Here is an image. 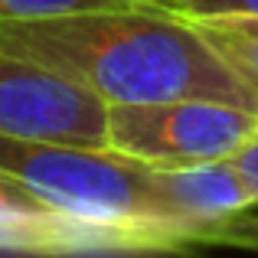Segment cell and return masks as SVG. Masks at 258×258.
<instances>
[{
    "label": "cell",
    "mask_w": 258,
    "mask_h": 258,
    "mask_svg": "<svg viewBox=\"0 0 258 258\" xmlns=\"http://www.w3.org/2000/svg\"><path fill=\"white\" fill-rule=\"evenodd\" d=\"M0 173L72 216L144 229L170 252L193 248L189 235L164 219L151 189V170L108 147L0 134Z\"/></svg>",
    "instance_id": "2"
},
{
    "label": "cell",
    "mask_w": 258,
    "mask_h": 258,
    "mask_svg": "<svg viewBox=\"0 0 258 258\" xmlns=\"http://www.w3.org/2000/svg\"><path fill=\"white\" fill-rule=\"evenodd\" d=\"M183 20L203 17H258V0H151Z\"/></svg>",
    "instance_id": "9"
},
{
    "label": "cell",
    "mask_w": 258,
    "mask_h": 258,
    "mask_svg": "<svg viewBox=\"0 0 258 258\" xmlns=\"http://www.w3.org/2000/svg\"><path fill=\"white\" fill-rule=\"evenodd\" d=\"M108 105L76 79L0 49V134L105 147Z\"/></svg>",
    "instance_id": "4"
},
{
    "label": "cell",
    "mask_w": 258,
    "mask_h": 258,
    "mask_svg": "<svg viewBox=\"0 0 258 258\" xmlns=\"http://www.w3.org/2000/svg\"><path fill=\"white\" fill-rule=\"evenodd\" d=\"M134 4H147V0H0V23H33V20H52L69 17V13Z\"/></svg>",
    "instance_id": "8"
},
{
    "label": "cell",
    "mask_w": 258,
    "mask_h": 258,
    "mask_svg": "<svg viewBox=\"0 0 258 258\" xmlns=\"http://www.w3.org/2000/svg\"><path fill=\"white\" fill-rule=\"evenodd\" d=\"M216 56L258 95V17H203L189 20Z\"/></svg>",
    "instance_id": "7"
},
{
    "label": "cell",
    "mask_w": 258,
    "mask_h": 258,
    "mask_svg": "<svg viewBox=\"0 0 258 258\" xmlns=\"http://www.w3.org/2000/svg\"><path fill=\"white\" fill-rule=\"evenodd\" d=\"M258 127V111L216 98L108 105L105 147L144 167L226 160Z\"/></svg>",
    "instance_id": "3"
},
{
    "label": "cell",
    "mask_w": 258,
    "mask_h": 258,
    "mask_svg": "<svg viewBox=\"0 0 258 258\" xmlns=\"http://www.w3.org/2000/svg\"><path fill=\"white\" fill-rule=\"evenodd\" d=\"M0 49L76 79L105 105L216 98L258 111V95L216 56L200 30L151 0L0 23Z\"/></svg>",
    "instance_id": "1"
},
{
    "label": "cell",
    "mask_w": 258,
    "mask_h": 258,
    "mask_svg": "<svg viewBox=\"0 0 258 258\" xmlns=\"http://www.w3.org/2000/svg\"><path fill=\"white\" fill-rule=\"evenodd\" d=\"M209 248H248V252H258V206L222 222L209 235Z\"/></svg>",
    "instance_id": "10"
},
{
    "label": "cell",
    "mask_w": 258,
    "mask_h": 258,
    "mask_svg": "<svg viewBox=\"0 0 258 258\" xmlns=\"http://www.w3.org/2000/svg\"><path fill=\"white\" fill-rule=\"evenodd\" d=\"M232 160L235 167H239V173L245 176V183H248V189L255 193V200H258V127L252 134H248L245 141L239 144V151L232 154Z\"/></svg>",
    "instance_id": "11"
},
{
    "label": "cell",
    "mask_w": 258,
    "mask_h": 258,
    "mask_svg": "<svg viewBox=\"0 0 258 258\" xmlns=\"http://www.w3.org/2000/svg\"><path fill=\"white\" fill-rule=\"evenodd\" d=\"M0 252L20 255H144L170 252L157 235L114 222H95L49 206L0 173Z\"/></svg>",
    "instance_id": "5"
},
{
    "label": "cell",
    "mask_w": 258,
    "mask_h": 258,
    "mask_svg": "<svg viewBox=\"0 0 258 258\" xmlns=\"http://www.w3.org/2000/svg\"><path fill=\"white\" fill-rule=\"evenodd\" d=\"M147 170L164 219L183 229L193 248H209V235L222 222L258 206L245 176L229 157L193 167H147Z\"/></svg>",
    "instance_id": "6"
}]
</instances>
